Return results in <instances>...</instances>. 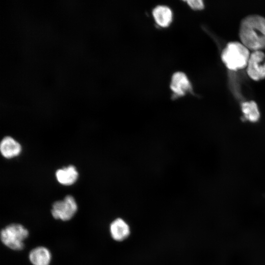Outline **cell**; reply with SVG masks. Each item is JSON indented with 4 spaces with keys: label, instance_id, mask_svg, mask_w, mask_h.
Listing matches in <instances>:
<instances>
[{
    "label": "cell",
    "instance_id": "obj_1",
    "mask_svg": "<svg viewBox=\"0 0 265 265\" xmlns=\"http://www.w3.org/2000/svg\"><path fill=\"white\" fill-rule=\"evenodd\" d=\"M241 43L253 51L265 49V18L250 15L241 21L239 27Z\"/></svg>",
    "mask_w": 265,
    "mask_h": 265
},
{
    "label": "cell",
    "instance_id": "obj_2",
    "mask_svg": "<svg viewBox=\"0 0 265 265\" xmlns=\"http://www.w3.org/2000/svg\"><path fill=\"white\" fill-rule=\"evenodd\" d=\"M250 53L241 42L227 44L221 53V59L228 69L237 71L247 67Z\"/></svg>",
    "mask_w": 265,
    "mask_h": 265
},
{
    "label": "cell",
    "instance_id": "obj_3",
    "mask_svg": "<svg viewBox=\"0 0 265 265\" xmlns=\"http://www.w3.org/2000/svg\"><path fill=\"white\" fill-rule=\"evenodd\" d=\"M28 236V231L24 226L12 223L1 230L0 237L1 242L6 247L13 250H21Z\"/></svg>",
    "mask_w": 265,
    "mask_h": 265
},
{
    "label": "cell",
    "instance_id": "obj_4",
    "mask_svg": "<svg viewBox=\"0 0 265 265\" xmlns=\"http://www.w3.org/2000/svg\"><path fill=\"white\" fill-rule=\"evenodd\" d=\"M77 210L78 206L74 198L67 195L63 200L57 201L53 204L51 212L54 218L68 221L74 216Z\"/></svg>",
    "mask_w": 265,
    "mask_h": 265
},
{
    "label": "cell",
    "instance_id": "obj_5",
    "mask_svg": "<svg viewBox=\"0 0 265 265\" xmlns=\"http://www.w3.org/2000/svg\"><path fill=\"white\" fill-rule=\"evenodd\" d=\"M247 73L251 79L259 80L265 78V54L261 51H253L249 57Z\"/></svg>",
    "mask_w": 265,
    "mask_h": 265
},
{
    "label": "cell",
    "instance_id": "obj_6",
    "mask_svg": "<svg viewBox=\"0 0 265 265\" xmlns=\"http://www.w3.org/2000/svg\"><path fill=\"white\" fill-rule=\"evenodd\" d=\"M170 88L176 98L185 95L191 90V85L186 75L181 72L174 73L172 77Z\"/></svg>",
    "mask_w": 265,
    "mask_h": 265
},
{
    "label": "cell",
    "instance_id": "obj_7",
    "mask_svg": "<svg viewBox=\"0 0 265 265\" xmlns=\"http://www.w3.org/2000/svg\"><path fill=\"white\" fill-rule=\"evenodd\" d=\"M109 232L112 238L117 241H122L130 235L129 224L122 218H117L110 224Z\"/></svg>",
    "mask_w": 265,
    "mask_h": 265
},
{
    "label": "cell",
    "instance_id": "obj_8",
    "mask_svg": "<svg viewBox=\"0 0 265 265\" xmlns=\"http://www.w3.org/2000/svg\"><path fill=\"white\" fill-rule=\"evenodd\" d=\"M29 260L33 265H49L52 259L50 250L44 246L33 248L29 253Z\"/></svg>",
    "mask_w": 265,
    "mask_h": 265
},
{
    "label": "cell",
    "instance_id": "obj_9",
    "mask_svg": "<svg viewBox=\"0 0 265 265\" xmlns=\"http://www.w3.org/2000/svg\"><path fill=\"white\" fill-rule=\"evenodd\" d=\"M0 150L4 157L9 159L19 155L21 146L13 138L6 136L3 138L0 142Z\"/></svg>",
    "mask_w": 265,
    "mask_h": 265
},
{
    "label": "cell",
    "instance_id": "obj_10",
    "mask_svg": "<svg viewBox=\"0 0 265 265\" xmlns=\"http://www.w3.org/2000/svg\"><path fill=\"white\" fill-rule=\"evenodd\" d=\"M153 16L156 23L163 27L168 26L172 21V12L165 5L156 6L153 10Z\"/></svg>",
    "mask_w": 265,
    "mask_h": 265
},
{
    "label": "cell",
    "instance_id": "obj_11",
    "mask_svg": "<svg viewBox=\"0 0 265 265\" xmlns=\"http://www.w3.org/2000/svg\"><path fill=\"white\" fill-rule=\"evenodd\" d=\"M56 177L59 183L64 185H71L78 179V173L73 165H69L57 170Z\"/></svg>",
    "mask_w": 265,
    "mask_h": 265
},
{
    "label": "cell",
    "instance_id": "obj_12",
    "mask_svg": "<svg viewBox=\"0 0 265 265\" xmlns=\"http://www.w3.org/2000/svg\"><path fill=\"white\" fill-rule=\"evenodd\" d=\"M241 110L244 118L251 122H256L260 117V112L256 103L254 101L245 102L241 105Z\"/></svg>",
    "mask_w": 265,
    "mask_h": 265
},
{
    "label": "cell",
    "instance_id": "obj_13",
    "mask_svg": "<svg viewBox=\"0 0 265 265\" xmlns=\"http://www.w3.org/2000/svg\"><path fill=\"white\" fill-rule=\"evenodd\" d=\"M188 5L194 10H201L204 7V3L201 0H189L186 1Z\"/></svg>",
    "mask_w": 265,
    "mask_h": 265
}]
</instances>
